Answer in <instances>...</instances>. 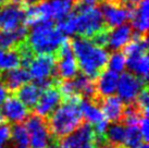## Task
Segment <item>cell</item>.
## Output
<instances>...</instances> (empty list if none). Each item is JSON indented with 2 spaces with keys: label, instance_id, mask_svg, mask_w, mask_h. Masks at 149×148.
<instances>
[{
  "label": "cell",
  "instance_id": "cell-9",
  "mask_svg": "<svg viewBox=\"0 0 149 148\" xmlns=\"http://www.w3.org/2000/svg\"><path fill=\"white\" fill-rule=\"evenodd\" d=\"M25 7L20 0H10L0 6V29L11 31L24 24Z\"/></svg>",
  "mask_w": 149,
  "mask_h": 148
},
{
  "label": "cell",
  "instance_id": "cell-22",
  "mask_svg": "<svg viewBox=\"0 0 149 148\" xmlns=\"http://www.w3.org/2000/svg\"><path fill=\"white\" fill-rule=\"evenodd\" d=\"M21 66L20 54L17 49L0 48V74Z\"/></svg>",
  "mask_w": 149,
  "mask_h": 148
},
{
  "label": "cell",
  "instance_id": "cell-7",
  "mask_svg": "<svg viewBox=\"0 0 149 148\" xmlns=\"http://www.w3.org/2000/svg\"><path fill=\"white\" fill-rule=\"evenodd\" d=\"M24 126L29 133L31 148H44L54 140L50 135L47 120L35 112L29 114Z\"/></svg>",
  "mask_w": 149,
  "mask_h": 148
},
{
  "label": "cell",
  "instance_id": "cell-4",
  "mask_svg": "<svg viewBox=\"0 0 149 148\" xmlns=\"http://www.w3.org/2000/svg\"><path fill=\"white\" fill-rule=\"evenodd\" d=\"M73 12L76 19V33L79 37L89 38L96 32L107 27L104 22L101 12L97 7H84L75 1Z\"/></svg>",
  "mask_w": 149,
  "mask_h": 148
},
{
  "label": "cell",
  "instance_id": "cell-23",
  "mask_svg": "<svg viewBox=\"0 0 149 148\" xmlns=\"http://www.w3.org/2000/svg\"><path fill=\"white\" fill-rule=\"evenodd\" d=\"M81 111L83 114V119L91 124H96L99 121L104 119L102 111L91 100H86V99H82L81 101Z\"/></svg>",
  "mask_w": 149,
  "mask_h": 148
},
{
  "label": "cell",
  "instance_id": "cell-37",
  "mask_svg": "<svg viewBox=\"0 0 149 148\" xmlns=\"http://www.w3.org/2000/svg\"><path fill=\"white\" fill-rule=\"evenodd\" d=\"M135 148H149V147H148V145H147V143H146V142H144V143L139 144L137 147H135Z\"/></svg>",
  "mask_w": 149,
  "mask_h": 148
},
{
  "label": "cell",
  "instance_id": "cell-3",
  "mask_svg": "<svg viewBox=\"0 0 149 148\" xmlns=\"http://www.w3.org/2000/svg\"><path fill=\"white\" fill-rule=\"evenodd\" d=\"M64 38L62 32L50 20L34 25L29 32L26 43L34 54L56 56Z\"/></svg>",
  "mask_w": 149,
  "mask_h": 148
},
{
  "label": "cell",
  "instance_id": "cell-26",
  "mask_svg": "<svg viewBox=\"0 0 149 148\" xmlns=\"http://www.w3.org/2000/svg\"><path fill=\"white\" fill-rule=\"evenodd\" d=\"M143 136L139 131L138 125H130L125 128V140L124 147L126 148H135L139 144H141Z\"/></svg>",
  "mask_w": 149,
  "mask_h": 148
},
{
  "label": "cell",
  "instance_id": "cell-34",
  "mask_svg": "<svg viewBox=\"0 0 149 148\" xmlns=\"http://www.w3.org/2000/svg\"><path fill=\"white\" fill-rule=\"evenodd\" d=\"M118 3L123 4V6H126V4H137L141 0H113Z\"/></svg>",
  "mask_w": 149,
  "mask_h": 148
},
{
  "label": "cell",
  "instance_id": "cell-8",
  "mask_svg": "<svg viewBox=\"0 0 149 148\" xmlns=\"http://www.w3.org/2000/svg\"><path fill=\"white\" fill-rule=\"evenodd\" d=\"M98 146L93 125L86 121H83L79 128L59 140L60 148H97Z\"/></svg>",
  "mask_w": 149,
  "mask_h": 148
},
{
  "label": "cell",
  "instance_id": "cell-14",
  "mask_svg": "<svg viewBox=\"0 0 149 148\" xmlns=\"http://www.w3.org/2000/svg\"><path fill=\"white\" fill-rule=\"evenodd\" d=\"M0 81L8 93L14 94L24 84L31 81L29 71L25 68H15L0 74Z\"/></svg>",
  "mask_w": 149,
  "mask_h": 148
},
{
  "label": "cell",
  "instance_id": "cell-15",
  "mask_svg": "<svg viewBox=\"0 0 149 148\" xmlns=\"http://www.w3.org/2000/svg\"><path fill=\"white\" fill-rule=\"evenodd\" d=\"M29 32V26L25 24L11 31H2L0 33V48L17 49L23 41L26 40Z\"/></svg>",
  "mask_w": 149,
  "mask_h": 148
},
{
  "label": "cell",
  "instance_id": "cell-33",
  "mask_svg": "<svg viewBox=\"0 0 149 148\" xmlns=\"http://www.w3.org/2000/svg\"><path fill=\"white\" fill-rule=\"evenodd\" d=\"M42 1H44V0H20V2L24 6L25 8L31 7V6H36V4L40 3Z\"/></svg>",
  "mask_w": 149,
  "mask_h": 148
},
{
  "label": "cell",
  "instance_id": "cell-25",
  "mask_svg": "<svg viewBox=\"0 0 149 148\" xmlns=\"http://www.w3.org/2000/svg\"><path fill=\"white\" fill-rule=\"evenodd\" d=\"M125 128H126L125 124L122 122H114L109 124L106 132V140L116 147L124 146Z\"/></svg>",
  "mask_w": 149,
  "mask_h": 148
},
{
  "label": "cell",
  "instance_id": "cell-17",
  "mask_svg": "<svg viewBox=\"0 0 149 148\" xmlns=\"http://www.w3.org/2000/svg\"><path fill=\"white\" fill-rule=\"evenodd\" d=\"M148 0H141L135 6L131 17V26L136 32L135 34L145 35L148 29Z\"/></svg>",
  "mask_w": 149,
  "mask_h": 148
},
{
  "label": "cell",
  "instance_id": "cell-13",
  "mask_svg": "<svg viewBox=\"0 0 149 148\" xmlns=\"http://www.w3.org/2000/svg\"><path fill=\"white\" fill-rule=\"evenodd\" d=\"M99 108L102 111L104 119L108 122H122L124 113L125 103L120 99L119 96H107L101 98L99 103Z\"/></svg>",
  "mask_w": 149,
  "mask_h": 148
},
{
  "label": "cell",
  "instance_id": "cell-41",
  "mask_svg": "<svg viewBox=\"0 0 149 148\" xmlns=\"http://www.w3.org/2000/svg\"><path fill=\"white\" fill-rule=\"evenodd\" d=\"M72 1H77V0H72Z\"/></svg>",
  "mask_w": 149,
  "mask_h": 148
},
{
  "label": "cell",
  "instance_id": "cell-11",
  "mask_svg": "<svg viewBox=\"0 0 149 148\" xmlns=\"http://www.w3.org/2000/svg\"><path fill=\"white\" fill-rule=\"evenodd\" d=\"M59 85V84H58ZM58 85H52L42 89L33 111L38 115L47 119L62 101V95Z\"/></svg>",
  "mask_w": 149,
  "mask_h": 148
},
{
  "label": "cell",
  "instance_id": "cell-27",
  "mask_svg": "<svg viewBox=\"0 0 149 148\" xmlns=\"http://www.w3.org/2000/svg\"><path fill=\"white\" fill-rule=\"evenodd\" d=\"M107 68L109 70L116 73L122 72L125 68V56L122 51H116L111 56H109L107 63Z\"/></svg>",
  "mask_w": 149,
  "mask_h": 148
},
{
  "label": "cell",
  "instance_id": "cell-12",
  "mask_svg": "<svg viewBox=\"0 0 149 148\" xmlns=\"http://www.w3.org/2000/svg\"><path fill=\"white\" fill-rule=\"evenodd\" d=\"M1 113L8 123H23L29 117V111L14 94L7 96L1 107Z\"/></svg>",
  "mask_w": 149,
  "mask_h": 148
},
{
  "label": "cell",
  "instance_id": "cell-39",
  "mask_svg": "<svg viewBox=\"0 0 149 148\" xmlns=\"http://www.w3.org/2000/svg\"><path fill=\"white\" fill-rule=\"evenodd\" d=\"M116 148H126V147H124V146H119V147H116Z\"/></svg>",
  "mask_w": 149,
  "mask_h": 148
},
{
  "label": "cell",
  "instance_id": "cell-29",
  "mask_svg": "<svg viewBox=\"0 0 149 148\" xmlns=\"http://www.w3.org/2000/svg\"><path fill=\"white\" fill-rule=\"evenodd\" d=\"M135 103H137V106L141 108V111L148 114V106H149V95H148V88L147 86H145L141 91L139 94L137 95L136 99H135Z\"/></svg>",
  "mask_w": 149,
  "mask_h": 148
},
{
  "label": "cell",
  "instance_id": "cell-40",
  "mask_svg": "<svg viewBox=\"0 0 149 148\" xmlns=\"http://www.w3.org/2000/svg\"><path fill=\"white\" fill-rule=\"evenodd\" d=\"M0 148H4V146H0Z\"/></svg>",
  "mask_w": 149,
  "mask_h": 148
},
{
  "label": "cell",
  "instance_id": "cell-24",
  "mask_svg": "<svg viewBox=\"0 0 149 148\" xmlns=\"http://www.w3.org/2000/svg\"><path fill=\"white\" fill-rule=\"evenodd\" d=\"M11 147L10 148H31L29 136L22 123H15L11 126Z\"/></svg>",
  "mask_w": 149,
  "mask_h": 148
},
{
  "label": "cell",
  "instance_id": "cell-35",
  "mask_svg": "<svg viewBox=\"0 0 149 148\" xmlns=\"http://www.w3.org/2000/svg\"><path fill=\"white\" fill-rule=\"evenodd\" d=\"M44 148H60L59 147V140H52L51 142H50L49 144L47 145L46 147H44Z\"/></svg>",
  "mask_w": 149,
  "mask_h": 148
},
{
  "label": "cell",
  "instance_id": "cell-30",
  "mask_svg": "<svg viewBox=\"0 0 149 148\" xmlns=\"http://www.w3.org/2000/svg\"><path fill=\"white\" fill-rule=\"evenodd\" d=\"M11 137V125L8 122L0 123V146H4Z\"/></svg>",
  "mask_w": 149,
  "mask_h": 148
},
{
  "label": "cell",
  "instance_id": "cell-38",
  "mask_svg": "<svg viewBox=\"0 0 149 148\" xmlns=\"http://www.w3.org/2000/svg\"><path fill=\"white\" fill-rule=\"evenodd\" d=\"M2 122H7V121L4 120L3 115H2V113H1V111H0V123H2Z\"/></svg>",
  "mask_w": 149,
  "mask_h": 148
},
{
  "label": "cell",
  "instance_id": "cell-1",
  "mask_svg": "<svg viewBox=\"0 0 149 148\" xmlns=\"http://www.w3.org/2000/svg\"><path fill=\"white\" fill-rule=\"evenodd\" d=\"M81 101L82 98L79 96L63 99L61 105L46 119L50 135L54 140H62L82 124L84 119L81 111Z\"/></svg>",
  "mask_w": 149,
  "mask_h": 148
},
{
  "label": "cell",
  "instance_id": "cell-18",
  "mask_svg": "<svg viewBox=\"0 0 149 148\" xmlns=\"http://www.w3.org/2000/svg\"><path fill=\"white\" fill-rule=\"evenodd\" d=\"M133 37V29L130 23L121 24L110 31L108 47L111 50H120Z\"/></svg>",
  "mask_w": 149,
  "mask_h": 148
},
{
  "label": "cell",
  "instance_id": "cell-5",
  "mask_svg": "<svg viewBox=\"0 0 149 148\" xmlns=\"http://www.w3.org/2000/svg\"><path fill=\"white\" fill-rule=\"evenodd\" d=\"M100 12L108 29H113L130 22L136 4H120L113 0L100 1Z\"/></svg>",
  "mask_w": 149,
  "mask_h": 148
},
{
  "label": "cell",
  "instance_id": "cell-31",
  "mask_svg": "<svg viewBox=\"0 0 149 148\" xmlns=\"http://www.w3.org/2000/svg\"><path fill=\"white\" fill-rule=\"evenodd\" d=\"M138 125H139V131H141V136H143V140H144V142H148L149 140V128H148V115H145V117H143L141 119V121H139V123H138Z\"/></svg>",
  "mask_w": 149,
  "mask_h": 148
},
{
  "label": "cell",
  "instance_id": "cell-20",
  "mask_svg": "<svg viewBox=\"0 0 149 148\" xmlns=\"http://www.w3.org/2000/svg\"><path fill=\"white\" fill-rule=\"evenodd\" d=\"M74 2L72 0H47L50 19L60 21L73 10Z\"/></svg>",
  "mask_w": 149,
  "mask_h": 148
},
{
  "label": "cell",
  "instance_id": "cell-21",
  "mask_svg": "<svg viewBox=\"0 0 149 148\" xmlns=\"http://www.w3.org/2000/svg\"><path fill=\"white\" fill-rule=\"evenodd\" d=\"M148 54H145L139 57L125 59V66H127L128 69L133 71L137 77L143 80L144 82H147V78H148Z\"/></svg>",
  "mask_w": 149,
  "mask_h": 148
},
{
  "label": "cell",
  "instance_id": "cell-36",
  "mask_svg": "<svg viewBox=\"0 0 149 148\" xmlns=\"http://www.w3.org/2000/svg\"><path fill=\"white\" fill-rule=\"evenodd\" d=\"M97 148H116V147L113 146V145H111L110 143H108V142H104L102 144H100Z\"/></svg>",
  "mask_w": 149,
  "mask_h": 148
},
{
  "label": "cell",
  "instance_id": "cell-19",
  "mask_svg": "<svg viewBox=\"0 0 149 148\" xmlns=\"http://www.w3.org/2000/svg\"><path fill=\"white\" fill-rule=\"evenodd\" d=\"M42 89L35 83H26L22 87L17 89L14 95L24 103V106L31 111H33L34 107L36 106L39 96Z\"/></svg>",
  "mask_w": 149,
  "mask_h": 148
},
{
  "label": "cell",
  "instance_id": "cell-42",
  "mask_svg": "<svg viewBox=\"0 0 149 148\" xmlns=\"http://www.w3.org/2000/svg\"><path fill=\"white\" fill-rule=\"evenodd\" d=\"M100 1H104V0H100Z\"/></svg>",
  "mask_w": 149,
  "mask_h": 148
},
{
  "label": "cell",
  "instance_id": "cell-16",
  "mask_svg": "<svg viewBox=\"0 0 149 148\" xmlns=\"http://www.w3.org/2000/svg\"><path fill=\"white\" fill-rule=\"evenodd\" d=\"M118 81H119L118 73L109 70V69H104L100 73L99 76L95 80L97 94L100 98H104V97L111 96L114 94L116 91Z\"/></svg>",
  "mask_w": 149,
  "mask_h": 148
},
{
  "label": "cell",
  "instance_id": "cell-10",
  "mask_svg": "<svg viewBox=\"0 0 149 148\" xmlns=\"http://www.w3.org/2000/svg\"><path fill=\"white\" fill-rule=\"evenodd\" d=\"M145 86H147V82L137 77L135 74L125 72L119 77L116 91L121 100L126 105L134 101L139 91Z\"/></svg>",
  "mask_w": 149,
  "mask_h": 148
},
{
  "label": "cell",
  "instance_id": "cell-32",
  "mask_svg": "<svg viewBox=\"0 0 149 148\" xmlns=\"http://www.w3.org/2000/svg\"><path fill=\"white\" fill-rule=\"evenodd\" d=\"M7 96H8V91H7L6 87L3 86V84L0 81V105L3 103L4 99L7 98Z\"/></svg>",
  "mask_w": 149,
  "mask_h": 148
},
{
  "label": "cell",
  "instance_id": "cell-28",
  "mask_svg": "<svg viewBox=\"0 0 149 148\" xmlns=\"http://www.w3.org/2000/svg\"><path fill=\"white\" fill-rule=\"evenodd\" d=\"M110 31H111V29L104 27V29H101L98 32H96L93 36H91L89 38H87V39L91 41L94 46H96V47L106 48V47H108V44H109Z\"/></svg>",
  "mask_w": 149,
  "mask_h": 148
},
{
  "label": "cell",
  "instance_id": "cell-2",
  "mask_svg": "<svg viewBox=\"0 0 149 148\" xmlns=\"http://www.w3.org/2000/svg\"><path fill=\"white\" fill-rule=\"evenodd\" d=\"M71 46L79 69L85 76L95 81L100 73L107 69L109 54L104 48L96 47L84 37L71 39Z\"/></svg>",
  "mask_w": 149,
  "mask_h": 148
},
{
  "label": "cell",
  "instance_id": "cell-6",
  "mask_svg": "<svg viewBox=\"0 0 149 148\" xmlns=\"http://www.w3.org/2000/svg\"><path fill=\"white\" fill-rule=\"evenodd\" d=\"M54 58H56V72L61 81L71 80L79 73V69L71 46V39L64 38Z\"/></svg>",
  "mask_w": 149,
  "mask_h": 148
}]
</instances>
